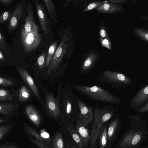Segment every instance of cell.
<instances>
[{"instance_id":"cell-39","label":"cell","mask_w":148,"mask_h":148,"mask_svg":"<svg viewBox=\"0 0 148 148\" xmlns=\"http://www.w3.org/2000/svg\"><path fill=\"white\" fill-rule=\"evenodd\" d=\"M42 138L44 140L45 139H49L50 136L48 133L45 130L42 129L41 130L40 135Z\"/></svg>"},{"instance_id":"cell-42","label":"cell","mask_w":148,"mask_h":148,"mask_svg":"<svg viewBox=\"0 0 148 148\" xmlns=\"http://www.w3.org/2000/svg\"><path fill=\"white\" fill-rule=\"evenodd\" d=\"M13 0H0V3L3 5H7L11 3Z\"/></svg>"},{"instance_id":"cell-35","label":"cell","mask_w":148,"mask_h":148,"mask_svg":"<svg viewBox=\"0 0 148 148\" xmlns=\"http://www.w3.org/2000/svg\"><path fill=\"white\" fill-rule=\"evenodd\" d=\"M14 85V82L10 79L0 77V86L8 87L12 86Z\"/></svg>"},{"instance_id":"cell-21","label":"cell","mask_w":148,"mask_h":148,"mask_svg":"<svg viewBox=\"0 0 148 148\" xmlns=\"http://www.w3.org/2000/svg\"><path fill=\"white\" fill-rule=\"evenodd\" d=\"M43 1L45 4L51 20L54 22L57 23V20L56 9L52 1L44 0Z\"/></svg>"},{"instance_id":"cell-12","label":"cell","mask_w":148,"mask_h":148,"mask_svg":"<svg viewBox=\"0 0 148 148\" xmlns=\"http://www.w3.org/2000/svg\"><path fill=\"white\" fill-rule=\"evenodd\" d=\"M95 10L100 13L113 14L122 12L125 9L122 4L108 2L103 4Z\"/></svg>"},{"instance_id":"cell-1","label":"cell","mask_w":148,"mask_h":148,"mask_svg":"<svg viewBox=\"0 0 148 148\" xmlns=\"http://www.w3.org/2000/svg\"><path fill=\"white\" fill-rule=\"evenodd\" d=\"M128 119L130 128L126 130L114 148H138L147 137L146 121L137 114L130 115Z\"/></svg>"},{"instance_id":"cell-9","label":"cell","mask_w":148,"mask_h":148,"mask_svg":"<svg viewBox=\"0 0 148 148\" xmlns=\"http://www.w3.org/2000/svg\"><path fill=\"white\" fill-rule=\"evenodd\" d=\"M77 101L80 110L79 120L85 127L91 123L93 118V111L92 107L86 104L79 99Z\"/></svg>"},{"instance_id":"cell-8","label":"cell","mask_w":148,"mask_h":148,"mask_svg":"<svg viewBox=\"0 0 148 148\" xmlns=\"http://www.w3.org/2000/svg\"><path fill=\"white\" fill-rule=\"evenodd\" d=\"M122 126L119 114H116L110 121L107 129L108 143L111 145L116 140Z\"/></svg>"},{"instance_id":"cell-23","label":"cell","mask_w":148,"mask_h":148,"mask_svg":"<svg viewBox=\"0 0 148 148\" xmlns=\"http://www.w3.org/2000/svg\"><path fill=\"white\" fill-rule=\"evenodd\" d=\"M133 31L135 35L141 40L148 42V30L144 28L135 27Z\"/></svg>"},{"instance_id":"cell-7","label":"cell","mask_w":148,"mask_h":148,"mask_svg":"<svg viewBox=\"0 0 148 148\" xmlns=\"http://www.w3.org/2000/svg\"><path fill=\"white\" fill-rule=\"evenodd\" d=\"M148 103V85L142 87L131 98L128 108L135 112Z\"/></svg>"},{"instance_id":"cell-30","label":"cell","mask_w":148,"mask_h":148,"mask_svg":"<svg viewBox=\"0 0 148 148\" xmlns=\"http://www.w3.org/2000/svg\"><path fill=\"white\" fill-rule=\"evenodd\" d=\"M99 39L107 38L110 39L107 28L104 23L101 21L100 24L98 31Z\"/></svg>"},{"instance_id":"cell-34","label":"cell","mask_w":148,"mask_h":148,"mask_svg":"<svg viewBox=\"0 0 148 148\" xmlns=\"http://www.w3.org/2000/svg\"><path fill=\"white\" fill-rule=\"evenodd\" d=\"M101 45L103 47L106 48L110 50L112 49L111 42L110 39L104 38L99 39Z\"/></svg>"},{"instance_id":"cell-26","label":"cell","mask_w":148,"mask_h":148,"mask_svg":"<svg viewBox=\"0 0 148 148\" xmlns=\"http://www.w3.org/2000/svg\"><path fill=\"white\" fill-rule=\"evenodd\" d=\"M57 45L56 42H54L51 45L49 48L45 66V68L46 69L47 68L55 53L56 50Z\"/></svg>"},{"instance_id":"cell-29","label":"cell","mask_w":148,"mask_h":148,"mask_svg":"<svg viewBox=\"0 0 148 148\" xmlns=\"http://www.w3.org/2000/svg\"><path fill=\"white\" fill-rule=\"evenodd\" d=\"M16 105L12 104H0V113L8 115L12 112Z\"/></svg>"},{"instance_id":"cell-28","label":"cell","mask_w":148,"mask_h":148,"mask_svg":"<svg viewBox=\"0 0 148 148\" xmlns=\"http://www.w3.org/2000/svg\"><path fill=\"white\" fill-rule=\"evenodd\" d=\"M52 143L53 148H64L63 138L60 133L55 135L53 139Z\"/></svg>"},{"instance_id":"cell-13","label":"cell","mask_w":148,"mask_h":148,"mask_svg":"<svg viewBox=\"0 0 148 148\" xmlns=\"http://www.w3.org/2000/svg\"><path fill=\"white\" fill-rule=\"evenodd\" d=\"M46 101L48 110L54 117L57 118L60 115L58 101L51 93H46Z\"/></svg>"},{"instance_id":"cell-38","label":"cell","mask_w":148,"mask_h":148,"mask_svg":"<svg viewBox=\"0 0 148 148\" xmlns=\"http://www.w3.org/2000/svg\"><path fill=\"white\" fill-rule=\"evenodd\" d=\"M148 103L138 108L136 112L139 114H141L148 112Z\"/></svg>"},{"instance_id":"cell-47","label":"cell","mask_w":148,"mask_h":148,"mask_svg":"<svg viewBox=\"0 0 148 148\" xmlns=\"http://www.w3.org/2000/svg\"><path fill=\"white\" fill-rule=\"evenodd\" d=\"M3 57L1 55V54H0V58L2 59H3Z\"/></svg>"},{"instance_id":"cell-36","label":"cell","mask_w":148,"mask_h":148,"mask_svg":"<svg viewBox=\"0 0 148 148\" xmlns=\"http://www.w3.org/2000/svg\"><path fill=\"white\" fill-rule=\"evenodd\" d=\"M10 11H6L0 15V23H5L10 17Z\"/></svg>"},{"instance_id":"cell-3","label":"cell","mask_w":148,"mask_h":148,"mask_svg":"<svg viewBox=\"0 0 148 148\" xmlns=\"http://www.w3.org/2000/svg\"><path fill=\"white\" fill-rule=\"evenodd\" d=\"M74 87L82 94L94 101L114 105H119L121 103V100L119 97L100 86L76 85Z\"/></svg>"},{"instance_id":"cell-2","label":"cell","mask_w":148,"mask_h":148,"mask_svg":"<svg viewBox=\"0 0 148 148\" xmlns=\"http://www.w3.org/2000/svg\"><path fill=\"white\" fill-rule=\"evenodd\" d=\"M93 111L94 121L92 125L90 134L91 148L95 146V143L99 134L104 124L112 118L118 111L117 107L105 106L100 108L94 105L92 107Z\"/></svg>"},{"instance_id":"cell-15","label":"cell","mask_w":148,"mask_h":148,"mask_svg":"<svg viewBox=\"0 0 148 148\" xmlns=\"http://www.w3.org/2000/svg\"><path fill=\"white\" fill-rule=\"evenodd\" d=\"M75 130L81 139L83 147L87 146L90 140V134L88 129L79 120L76 123Z\"/></svg>"},{"instance_id":"cell-20","label":"cell","mask_w":148,"mask_h":148,"mask_svg":"<svg viewBox=\"0 0 148 148\" xmlns=\"http://www.w3.org/2000/svg\"><path fill=\"white\" fill-rule=\"evenodd\" d=\"M99 144L100 148H106L108 144L107 129L103 126L100 131L99 135Z\"/></svg>"},{"instance_id":"cell-41","label":"cell","mask_w":148,"mask_h":148,"mask_svg":"<svg viewBox=\"0 0 148 148\" xmlns=\"http://www.w3.org/2000/svg\"><path fill=\"white\" fill-rule=\"evenodd\" d=\"M72 109V106L71 103L69 101L68 99L66 101V113L67 114H69L71 112Z\"/></svg>"},{"instance_id":"cell-10","label":"cell","mask_w":148,"mask_h":148,"mask_svg":"<svg viewBox=\"0 0 148 148\" xmlns=\"http://www.w3.org/2000/svg\"><path fill=\"white\" fill-rule=\"evenodd\" d=\"M99 58L97 51H89L84 56L81 66L82 71L85 73L90 72L95 67Z\"/></svg>"},{"instance_id":"cell-27","label":"cell","mask_w":148,"mask_h":148,"mask_svg":"<svg viewBox=\"0 0 148 148\" xmlns=\"http://www.w3.org/2000/svg\"><path fill=\"white\" fill-rule=\"evenodd\" d=\"M64 3L62 5V7L64 8H66L71 5L72 6L75 7H78L79 9L80 10L83 8L84 2L83 0H64Z\"/></svg>"},{"instance_id":"cell-31","label":"cell","mask_w":148,"mask_h":148,"mask_svg":"<svg viewBox=\"0 0 148 148\" xmlns=\"http://www.w3.org/2000/svg\"><path fill=\"white\" fill-rule=\"evenodd\" d=\"M0 50L7 55L10 56V53L8 47L4 38L0 32Z\"/></svg>"},{"instance_id":"cell-17","label":"cell","mask_w":148,"mask_h":148,"mask_svg":"<svg viewBox=\"0 0 148 148\" xmlns=\"http://www.w3.org/2000/svg\"><path fill=\"white\" fill-rule=\"evenodd\" d=\"M38 20L42 29L46 34H48L49 29L48 26L47 17L45 10L41 3L35 2Z\"/></svg>"},{"instance_id":"cell-22","label":"cell","mask_w":148,"mask_h":148,"mask_svg":"<svg viewBox=\"0 0 148 148\" xmlns=\"http://www.w3.org/2000/svg\"><path fill=\"white\" fill-rule=\"evenodd\" d=\"M104 3L103 1L96 0H91L85 4L83 8L82 12H86L96 10Z\"/></svg>"},{"instance_id":"cell-14","label":"cell","mask_w":148,"mask_h":148,"mask_svg":"<svg viewBox=\"0 0 148 148\" xmlns=\"http://www.w3.org/2000/svg\"><path fill=\"white\" fill-rule=\"evenodd\" d=\"M27 14L25 18V23L21 32L27 33L31 31L36 24L34 20V12L31 3H29L27 8Z\"/></svg>"},{"instance_id":"cell-40","label":"cell","mask_w":148,"mask_h":148,"mask_svg":"<svg viewBox=\"0 0 148 148\" xmlns=\"http://www.w3.org/2000/svg\"><path fill=\"white\" fill-rule=\"evenodd\" d=\"M108 1V3L122 4L127 3L129 1L127 0H110Z\"/></svg>"},{"instance_id":"cell-37","label":"cell","mask_w":148,"mask_h":148,"mask_svg":"<svg viewBox=\"0 0 148 148\" xmlns=\"http://www.w3.org/2000/svg\"><path fill=\"white\" fill-rule=\"evenodd\" d=\"M11 126L9 125L0 126V140L8 131Z\"/></svg>"},{"instance_id":"cell-24","label":"cell","mask_w":148,"mask_h":148,"mask_svg":"<svg viewBox=\"0 0 148 148\" xmlns=\"http://www.w3.org/2000/svg\"><path fill=\"white\" fill-rule=\"evenodd\" d=\"M31 97V93L28 88L23 85L21 88L18 95V99L21 102L26 101Z\"/></svg>"},{"instance_id":"cell-25","label":"cell","mask_w":148,"mask_h":148,"mask_svg":"<svg viewBox=\"0 0 148 148\" xmlns=\"http://www.w3.org/2000/svg\"><path fill=\"white\" fill-rule=\"evenodd\" d=\"M68 132L71 135L79 148H84L82 141L78 135L76 133L73 125H70L67 128Z\"/></svg>"},{"instance_id":"cell-18","label":"cell","mask_w":148,"mask_h":148,"mask_svg":"<svg viewBox=\"0 0 148 148\" xmlns=\"http://www.w3.org/2000/svg\"><path fill=\"white\" fill-rule=\"evenodd\" d=\"M26 129L27 132L30 135L34 137V138H31V142L38 147L39 148H51L45 144L44 140L34 129L28 125H26Z\"/></svg>"},{"instance_id":"cell-6","label":"cell","mask_w":148,"mask_h":148,"mask_svg":"<svg viewBox=\"0 0 148 148\" xmlns=\"http://www.w3.org/2000/svg\"><path fill=\"white\" fill-rule=\"evenodd\" d=\"M62 39L47 68L46 73L48 75L58 70L63 57L68 49V38L64 36Z\"/></svg>"},{"instance_id":"cell-4","label":"cell","mask_w":148,"mask_h":148,"mask_svg":"<svg viewBox=\"0 0 148 148\" xmlns=\"http://www.w3.org/2000/svg\"><path fill=\"white\" fill-rule=\"evenodd\" d=\"M97 79L112 88H126L132 83V80L125 74L109 69L99 73Z\"/></svg>"},{"instance_id":"cell-5","label":"cell","mask_w":148,"mask_h":148,"mask_svg":"<svg viewBox=\"0 0 148 148\" xmlns=\"http://www.w3.org/2000/svg\"><path fill=\"white\" fill-rule=\"evenodd\" d=\"M21 38L25 52H30L36 49L40 45L42 40L36 24L32 31L27 33L21 32Z\"/></svg>"},{"instance_id":"cell-32","label":"cell","mask_w":148,"mask_h":148,"mask_svg":"<svg viewBox=\"0 0 148 148\" xmlns=\"http://www.w3.org/2000/svg\"><path fill=\"white\" fill-rule=\"evenodd\" d=\"M46 52L44 51L38 58L37 61V65L40 69H44L46 61Z\"/></svg>"},{"instance_id":"cell-45","label":"cell","mask_w":148,"mask_h":148,"mask_svg":"<svg viewBox=\"0 0 148 148\" xmlns=\"http://www.w3.org/2000/svg\"><path fill=\"white\" fill-rule=\"evenodd\" d=\"M3 148H18L15 147H14L10 146V147H3Z\"/></svg>"},{"instance_id":"cell-44","label":"cell","mask_w":148,"mask_h":148,"mask_svg":"<svg viewBox=\"0 0 148 148\" xmlns=\"http://www.w3.org/2000/svg\"><path fill=\"white\" fill-rule=\"evenodd\" d=\"M67 148H77L76 146H68L67 147Z\"/></svg>"},{"instance_id":"cell-33","label":"cell","mask_w":148,"mask_h":148,"mask_svg":"<svg viewBox=\"0 0 148 148\" xmlns=\"http://www.w3.org/2000/svg\"><path fill=\"white\" fill-rule=\"evenodd\" d=\"M10 93L9 91L0 88V101L8 100L10 98Z\"/></svg>"},{"instance_id":"cell-11","label":"cell","mask_w":148,"mask_h":148,"mask_svg":"<svg viewBox=\"0 0 148 148\" xmlns=\"http://www.w3.org/2000/svg\"><path fill=\"white\" fill-rule=\"evenodd\" d=\"M24 5L23 1L18 3L11 15L8 26L10 31L14 30L18 26L22 16Z\"/></svg>"},{"instance_id":"cell-16","label":"cell","mask_w":148,"mask_h":148,"mask_svg":"<svg viewBox=\"0 0 148 148\" xmlns=\"http://www.w3.org/2000/svg\"><path fill=\"white\" fill-rule=\"evenodd\" d=\"M18 70L24 81L28 85L36 97L39 98V93L38 88L28 71L21 67H19Z\"/></svg>"},{"instance_id":"cell-43","label":"cell","mask_w":148,"mask_h":148,"mask_svg":"<svg viewBox=\"0 0 148 148\" xmlns=\"http://www.w3.org/2000/svg\"><path fill=\"white\" fill-rule=\"evenodd\" d=\"M140 17H141L143 19H144L147 20H148V16H140Z\"/></svg>"},{"instance_id":"cell-19","label":"cell","mask_w":148,"mask_h":148,"mask_svg":"<svg viewBox=\"0 0 148 148\" xmlns=\"http://www.w3.org/2000/svg\"><path fill=\"white\" fill-rule=\"evenodd\" d=\"M26 113L30 120L37 126H38L41 121L40 114L36 109L32 106H27L25 109Z\"/></svg>"},{"instance_id":"cell-46","label":"cell","mask_w":148,"mask_h":148,"mask_svg":"<svg viewBox=\"0 0 148 148\" xmlns=\"http://www.w3.org/2000/svg\"><path fill=\"white\" fill-rule=\"evenodd\" d=\"M6 121V120L4 119H0V123L3 122H4Z\"/></svg>"}]
</instances>
